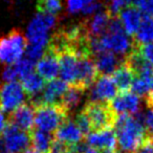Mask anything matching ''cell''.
<instances>
[{
	"label": "cell",
	"instance_id": "19",
	"mask_svg": "<svg viewBox=\"0 0 153 153\" xmlns=\"http://www.w3.org/2000/svg\"><path fill=\"white\" fill-rule=\"evenodd\" d=\"M94 61L100 76H111L112 72L123 63L124 60L122 61L111 51H102L94 55Z\"/></svg>",
	"mask_w": 153,
	"mask_h": 153
},
{
	"label": "cell",
	"instance_id": "36",
	"mask_svg": "<svg viewBox=\"0 0 153 153\" xmlns=\"http://www.w3.org/2000/svg\"><path fill=\"white\" fill-rule=\"evenodd\" d=\"M17 78H18V74H17V72H16V70H15V68H14L13 65L7 66L2 74V79L4 80V82L16 81Z\"/></svg>",
	"mask_w": 153,
	"mask_h": 153
},
{
	"label": "cell",
	"instance_id": "31",
	"mask_svg": "<svg viewBox=\"0 0 153 153\" xmlns=\"http://www.w3.org/2000/svg\"><path fill=\"white\" fill-rule=\"evenodd\" d=\"M133 46L137 48L140 56H142L148 63L153 65V42L149 43V44L142 45V46H135V45H133Z\"/></svg>",
	"mask_w": 153,
	"mask_h": 153
},
{
	"label": "cell",
	"instance_id": "22",
	"mask_svg": "<svg viewBox=\"0 0 153 153\" xmlns=\"http://www.w3.org/2000/svg\"><path fill=\"white\" fill-rule=\"evenodd\" d=\"M45 80L40 76L36 71H32L25 74L20 79V84L23 88L25 94L30 98H35L43 90L45 86Z\"/></svg>",
	"mask_w": 153,
	"mask_h": 153
},
{
	"label": "cell",
	"instance_id": "20",
	"mask_svg": "<svg viewBox=\"0 0 153 153\" xmlns=\"http://www.w3.org/2000/svg\"><path fill=\"white\" fill-rule=\"evenodd\" d=\"M111 78L114 81L119 92H127L131 89L135 76L133 71L123 61V63L112 72Z\"/></svg>",
	"mask_w": 153,
	"mask_h": 153
},
{
	"label": "cell",
	"instance_id": "8",
	"mask_svg": "<svg viewBox=\"0 0 153 153\" xmlns=\"http://www.w3.org/2000/svg\"><path fill=\"white\" fill-rule=\"evenodd\" d=\"M68 88V84L61 79H55L48 81L45 84L42 91L36 96V98H33L30 104L35 107L40 105H55L60 104L61 99L63 97L64 92Z\"/></svg>",
	"mask_w": 153,
	"mask_h": 153
},
{
	"label": "cell",
	"instance_id": "29",
	"mask_svg": "<svg viewBox=\"0 0 153 153\" xmlns=\"http://www.w3.org/2000/svg\"><path fill=\"white\" fill-rule=\"evenodd\" d=\"M74 122H76V126L79 127L80 131L82 132V134H83L85 137L88 135V134L92 132L91 131V126H90L89 121H88L87 117H86L85 113H84L83 111H81L80 113H78V115L76 117Z\"/></svg>",
	"mask_w": 153,
	"mask_h": 153
},
{
	"label": "cell",
	"instance_id": "23",
	"mask_svg": "<svg viewBox=\"0 0 153 153\" xmlns=\"http://www.w3.org/2000/svg\"><path fill=\"white\" fill-rule=\"evenodd\" d=\"M30 134L33 148L35 150L38 151L39 153H49L51 143L55 138L53 134L38 129H33L30 132Z\"/></svg>",
	"mask_w": 153,
	"mask_h": 153
},
{
	"label": "cell",
	"instance_id": "28",
	"mask_svg": "<svg viewBox=\"0 0 153 153\" xmlns=\"http://www.w3.org/2000/svg\"><path fill=\"white\" fill-rule=\"evenodd\" d=\"M45 49H46V47L44 46L30 43V44H27L25 51H24L25 53V58H27L28 60L36 63V62H38L43 57V55L45 53Z\"/></svg>",
	"mask_w": 153,
	"mask_h": 153
},
{
	"label": "cell",
	"instance_id": "37",
	"mask_svg": "<svg viewBox=\"0 0 153 153\" xmlns=\"http://www.w3.org/2000/svg\"><path fill=\"white\" fill-rule=\"evenodd\" d=\"M135 153H153V144L150 140H147Z\"/></svg>",
	"mask_w": 153,
	"mask_h": 153
},
{
	"label": "cell",
	"instance_id": "3",
	"mask_svg": "<svg viewBox=\"0 0 153 153\" xmlns=\"http://www.w3.org/2000/svg\"><path fill=\"white\" fill-rule=\"evenodd\" d=\"M69 111L61 104L40 105L35 107V125L41 131L53 133L68 119Z\"/></svg>",
	"mask_w": 153,
	"mask_h": 153
},
{
	"label": "cell",
	"instance_id": "30",
	"mask_svg": "<svg viewBox=\"0 0 153 153\" xmlns=\"http://www.w3.org/2000/svg\"><path fill=\"white\" fill-rule=\"evenodd\" d=\"M97 0H67V10L69 13H78V12H83L87 5L94 2Z\"/></svg>",
	"mask_w": 153,
	"mask_h": 153
},
{
	"label": "cell",
	"instance_id": "42",
	"mask_svg": "<svg viewBox=\"0 0 153 153\" xmlns=\"http://www.w3.org/2000/svg\"><path fill=\"white\" fill-rule=\"evenodd\" d=\"M150 89H151V90H153V78H152V80H151V85H150Z\"/></svg>",
	"mask_w": 153,
	"mask_h": 153
},
{
	"label": "cell",
	"instance_id": "35",
	"mask_svg": "<svg viewBox=\"0 0 153 153\" xmlns=\"http://www.w3.org/2000/svg\"><path fill=\"white\" fill-rule=\"evenodd\" d=\"M68 149H69L68 146H66L65 144L61 143L60 140L53 138V143H51V149H49V153H65Z\"/></svg>",
	"mask_w": 153,
	"mask_h": 153
},
{
	"label": "cell",
	"instance_id": "15",
	"mask_svg": "<svg viewBox=\"0 0 153 153\" xmlns=\"http://www.w3.org/2000/svg\"><path fill=\"white\" fill-rule=\"evenodd\" d=\"M56 140H60L61 143L65 144L69 148L76 146L83 140V134L80 131L79 127L76 126V122L74 120H70L68 117L66 121L60 125V127L56 130L53 134Z\"/></svg>",
	"mask_w": 153,
	"mask_h": 153
},
{
	"label": "cell",
	"instance_id": "18",
	"mask_svg": "<svg viewBox=\"0 0 153 153\" xmlns=\"http://www.w3.org/2000/svg\"><path fill=\"white\" fill-rule=\"evenodd\" d=\"M117 18L121 21L124 30L128 36L133 37L135 35L140 24L142 22L143 14L136 7H126L117 14Z\"/></svg>",
	"mask_w": 153,
	"mask_h": 153
},
{
	"label": "cell",
	"instance_id": "40",
	"mask_svg": "<svg viewBox=\"0 0 153 153\" xmlns=\"http://www.w3.org/2000/svg\"><path fill=\"white\" fill-rule=\"evenodd\" d=\"M100 153H117L115 150H100Z\"/></svg>",
	"mask_w": 153,
	"mask_h": 153
},
{
	"label": "cell",
	"instance_id": "6",
	"mask_svg": "<svg viewBox=\"0 0 153 153\" xmlns=\"http://www.w3.org/2000/svg\"><path fill=\"white\" fill-rule=\"evenodd\" d=\"M25 92L20 82H3L0 83V111L13 112L24 103Z\"/></svg>",
	"mask_w": 153,
	"mask_h": 153
},
{
	"label": "cell",
	"instance_id": "7",
	"mask_svg": "<svg viewBox=\"0 0 153 153\" xmlns=\"http://www.w3.org/2000/svg\"><path fill=\"white\" fill-rule=\"evenodd\" d=\"M1 137L5 145V149L10 153H22L32 144L30 132L23 131L9 122Z\"/></svg>",
	"mask_w": 153,
	"mask_h": 153
},
{
	"label": "cell",
	"instance_id": "2",
	"mask_svg": "<svg viewBox=\"0 0 153 153\" xmlns=\"http://www.w3.org/2000/svg\"><path fill=\"white\" fill-rule=\"evenodd\" d=\"M83 111L91 126V131H103L114 128L119 115L106 102L91 101L84 106Z\"/></svg>",
	"mask_w": 153,
	"mask_h": 153
},
{
	"label": "cell",
	"instance_id": "38",
	"mask_svg": "<svg viewBox=\"0 0 153 153\" xmlns=\"http://www.w3.org/2000/svg\"><path fill=\"white\" fill-rule=\"evenodd\" d=\"M7 122L5 121L4 115H3V113L0 111V136L2 135L3 131H4L5 127H7Z\"/></svg>",
	"mask_w": 153,
	"mask_h": 153
},
{
	"label": "cell",
	"instance_id": "32",
	"mask_svg": "<svg viewBox=\"0 0 153 153\" xmlns=\"http://www.w3.org/2000/svg\"><path fill=\"white\" fill-rule=\"evenodd\" d=\"M145 127L147 130L148 138L153 144V110H149L145 115Z\"/></svg>",
	"mask_w": 153,
	"mask_h": 153
},
{
	"label": "cell",
	"instance_id": "14",
	"mask_svg": "<svg viewBox=\"0 0 153 153\" xmlns=\"http://www.w3.org/2000/svg\"><path fill=\"white\" fill-rule=\"evenodd\" d=\"M109 104L117 115H131L137 113L138 109H140V99L131 91L119 92L117 96Z\"/></svg>",
	"mask_w": 153,
	"mask_h": 153
},
{
	"label": "cell",
	"instance_id": "16",
	"mask_svg": "<svg viewBox=\"0 0 153 153\" xmlns=\"http://www.w3.org/2000/svg\"><path fill=\"white\" fill-rule=\"evenodd\" d=\"M59 65H60V76L61 80L68 84L74 85L76 79L78 74V63L79 59L71 51H63L59 56Z\"/></svg>",
	"mask_w": 153,
	"mask_h": 153
},
{
	"label": "cell",
	"instance_id": "27",
	"mask_svg": "<svg viewBox=\"0 0 153 153\" xmlns=\"http://www.w3.org/2000/svg\"><path fill=\"white\" fill-rule=\"evenodd\" d=\"M14 68H15L16 72L18 74V78L21 79L22 76H24L25 74H30V72L34 71L35 68V62L28 60L27 58H23V59H20L17 63L14 64Z\"/></svg>",
	"mask_w": 153,
	"mask_h": 153
},
{
	"label": "cell",
	"instance_id": "1",
	"mask_svg": "<svg viewBox=\"0 0 153 153\" xmlns=\"http://www.w3.org/2000/svg\"><path fill=\"white\" fill-rule=\"evenodd\" d=\"M120 153H135L148 138L145 117L140 112L133 115L121 114L114 125Z\"/></svg>",
	"mask_w": 153,
	"mask_h": 153
},
{
	"label": "cell",
	"instance_id": "33",
	"mask_svg": "<svg viewBox=\"0 0 153 153\" xmlns=\"http://www.w3.org/2000/svg\"><path fill=\"white\" fill-rule=\"evenodd\" d=\"M74 150H76L78 153H100V150L94 148V147L89 146L86 142L82 140L81 143L76 144V146L71 147Z\"/></svg>",
	"mask_w": 153,
	"mask_h": 153
},
{
	"label": "cell",
	"instance_id": "10",
	"mask_svg": "<svg viewBox=\"0 0 153 153\" xmlns=\"http://www.w3.org/2000/svg\"><path fill=\"white\" fill-rule=\"evenodd\" d=\"M119 94V90L111 76H99L92 86L91 96L92 101L110 103Z\"/></svg>",
	"mask_w": 153,
	"mask_h": 153
},
{
	"label": "cell",
	"instance_id": "39",
	"mask_svg": "<svg viewBox=\"0 0 153 153\" xmlns=\"http://www.w3.org/2000/svg\"><path fill=\"white\" fill-rule=\"evenodd\" d=\"M22 153H39L38 151H36L34 148H28V149H26L24 152H22Z\"/></svg>",
	"mask_w": 153,
	"mask_h": 153
},
{
	"label": "cell",
	"instance_id": "25",
	"mask_svg": "<svg viewBox=\"0 0 153 153\" xmlns=\"http://www.w3.org/2000/svg\"><path fill=\"white\" fill-rule=\"evenodd\" d=\"M37 11L41 14L57 15L62 11V0H37Z\"/></svg>",
	"mask_w": 153,
	"mask_h": 153
},
{
	"label": "cell",
	"instance_id": "24",
	"mask_svg": "<svg viewBox=\"0 0 153 153\" xmlns=\"http://www.w3.org/2000/svg\"><path fill=\"white\" fill-rule=\"evenodd\" d=\"M84 92H85V90L81 89L78 86L68 85V88L64 92L60 104L65 109H67L68 111H70L71 109L76 108L79 105V103L81 102L82 98L84 96Z\"/></svg>",
	"mask_w": 153,
	"mask_h": 153
},
{
	"label": "cell",
	"instance_id": "11",
	"mask_svg": "<svg viewBox=\"0 0 153 153\" xmlns=\"http://www.w3.org/2000/svg\"><path fill=\"white\" fill-rule=\"evenodd\" d=\"M113 17L115 16H113L106 7V9L103 10L102 12L92 15L90 18L82 21V23L90 38H98L107 32L111 19Z\"/></svg>",
	"mask_w": 153,
	"mask_h": 153
},
{
	"label": "cell",
	"instance_id": "34",
	"mask_svg": "<svg viewBox=\"0 0 153 153\" xmlns=\"http://www.w3.org/2000/svg\"><path fill=\"white\" fill-rule=\"evenodd\" d=\"M138 9L145 13V15L153 17V0H140Z\"/></svg>",
	"mask_w": 153,
	"mask_h": 153
},
{
	"label": "cell",
	"instance_id": "4",
	"mask_svg": "<svg viewBox=\"0 0 153 153\" xmlns=\"http://www.w3.org/2000/svg\"><path fill=\"white\" fill-rule=\"evenodd\" d=\"M27 46V40L20 30H13L0 37V63L14 65L21 59Z\"/></svg>",
	"mask_w": 153,
	"mask_h": 153
},
{
	"label": "cell",
	"instance_id": "9",
	"mask_svg": "<svg viewBox=\"0 0 153 153\" xmlns=\"http://www.w3.org/2000/svg\"><path fill=\"white\" fill-rule=\"evenodd\" d=\"M99 76L100 74L92 58H80L78 63L76 79L74 85L78 86L83 90H86L92 84H94Z\"/></svg>",
	"mask_w": 153,
	"mask_h": 153
},
{
	"label": "cell",
	"instance_id": "21",
	"mask_svg": "<svg viewBox=\"0 0 153 153\" xmlns=\"http://www.w3.org/2000/svg\"><path fill=\"white\" fill-rule=\"evenodd\" d=\"M133 45L142 46L153 42V17L143 15L142 22L133 36Z\"/></svg>",
	"mask_w": 153,
	"mask_h": 153
},
{
	"label": "cell",
	"instance_id": "26",
	"mask_svg": "<svg viewBox=\"0 0 153 153\" xmlns=\"http://www.w3.org/2000/svg\"><path fill=\"white\" fill-rule=\"evenodd\" d=\"M151 81L142 78H134L133 83L131 86V92H133L136 96L145 97L149 91H150Z\"/></svg>",
	"mask_w": 153,
	"mask_h": 153
},
{
	"label": "cell",
	"instance_id": "41",
	"mask_svg": "<svg viewBox=\"0 0 153 153\" xmlns=\"http://www.w3.org/2000/svg\"><path fill=\"white\" fill-rule=\"evenodd\" d=\"M65 153H78V152H76V150H74V149H72V148H69L67 151H66Z\"/></svg>",
	"mask_w": 153,
	"mask_h": 153
},
{
	"label": "cell",
	"instance_id": "12",
	"mask_svg": "<svg viewBox=\"0 0 153 153\" xmlns=\"http://www.w3.org/2000/svg\"><path fill=\"white\" fill-rule=\"evenodd\" d=\"M7 122L21 130L30 132L35 125V108L30 103H23L16 110L10 113Z\"/></svg>",
	"mask_w": 153,
	"mask_h": 153
},
{
	"label": "cell",
	"instance_id": "13",
	"mask_svg": "<svg viewBox=\"0 0 153 153\" xmlns=\"http://www.w3.org/2000/svg\"><path fill=\"white\" fill-rule=\"evenodd\" d=\"M36 72L47 82L57 79L60 74L58 56L49 49H45L43 57L36 64Z\"/></svg>",
	"mask_w": 153,
	"mask_h": 153
},
{
	"label": "cell",
	"instance_id": "17",
	"mask_svg": "<svg viewBox=\"0 0 153 153\" xmlns=\"http://www.w3.org/2000/svg\"><path fill=\"white\" fill-rule=\"evenodd\" d=\"M85 142L98 150H114L117 146V134L113 129L91 132L86 136Z\"/></svg>",
	"mask_w": 153,
	"mask_h": 153
},
{
	"label": "cell",
	"instance_id": "5",
	"mask_svg": "<svg viewBox=\"0 0 153 153\" xmlns=\"http://www.w3.org/2000/svg\"><path fill=\"white\" fill-rule=\"evenodd\" d=\"M55 16L38 13L30 21L27 30V39L32 44L47 47L49 41L48 30L56 25Z\"/></svg>",
	"mask_w": 153,
	"mask_h": 153
}]
</instances>
